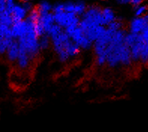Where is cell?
Masks as SVG:
<instances>
[{
    "mask_svg": "<svg viewBox=\"0 0 148 132\" xmlns=\"http://www.w3.org/2000/svg\"><path fill=\"white\" fill-rule=\"evenodd\" d=\"M51 39V50L61 64H67L75 60L83 52L61 26L55 23L48 34Z\"/></svg>",
    "mask_w": 148,
    "mask_h": 132,
    "instance_id": "obj_1",
    "label": "cell"
},
{
    "mask_svg": "<svg viewBox=\"0 0 148 132\" xmlns=\"http://www.w3.org/2000/svg\"><path fill=\"white\" fill-rule=\"evenodd\" d=\"M101 8L96 5L87 6L86 11L81 17L79 23L84 32L98 26H103L101 21Z\"/></svg>",
    "mask_w": 148,
    "mask_h": 132,
    "instance_id": "obj_2",
    "label": "cell"
},
{
    "mask_svg": "<svg viewBox=\"0 0 148 132\" xmlns=\"http://www.w3.org/2000/svg\"><path fill=\"white\" fill-rule=\"evenodd\" d=\"M53 16L55 23L61 26L64 30L71 26H78L81 21V17L73 13H69L65 11L53 14Z\"/></svg>",
    "mask_w": 148,
    "mask_h": 132,
    "instance_id": "obj_3",
    "label": "cell"
},
{
    "mask_svg": "<svg viewBox=\"0 0 148 132\" xmlns=\"http://www.w3.org/2000/svg\"><path fill=\"white\" fill-rule=\"evenodd\" d=\"M13 39L11 26L0 23V57H4Z\"/></svg>",
    "mask_w": 148,
    "mask_h": 132,
    "instance_id": "obj_4",
    "label": "cell"
},
{
    "mask_svg": "<svg viewBox=\"0 0 148 132\" xmlns=\"http://www.w3.org/2000/svg\"><path fill=\"white\" fill-rule=\"evenodd\" d=\"M62 4H63V11L73 13L79 17H81L87 8L86 4L82 0L67 1L62 2Z\"/></svg>",
    "mask_w": 148,
    "mask_h": 132,
    "instance_id": "obj_5",
    "label": "cell"
},
{
    "mask_svg": "<svg viewBox=\"0 0 148 132\" xmlns=\"http://www.w3.org/2000/svg\"><path fill=\"white\" fill-rule=\"evenodd\" d=\"M148 24V12L142 17H135L130 21L127 31L134 34H140Z\"/></svg>",
    "mask_w": 148,
    "mask_h": 132,
    "instance_id": "obj_6",
    "label": "cell"
},
{
    "mask_svg": "<svg viewBox=\"0 0 148 132\" xmlns=\"http://www.w3.org/2000/svg\"><path fill=\"white\" fill-rule=\"evenodd\" d=\"M19 52H20V48H19L18 41H17V39H14L13 41L10 44L4 57L8 64L14 66L15 63L18 58Z\"/></svg>",
    "mask_w": 148,
    "mask_h": 132,
    "instance_id": "obj_7",
    "label": "cell"
},
{
    "mask_svg": "<svg viewBox=\"0 0 148 132\" xmlns=\"http://www.w3.org/2000/svg\"><path fill=\"white\" fill-rule=\"evenodd\" d=\"M29 12L26 10L22 2L21 3H16L13 11L11 12V17L13 19V22H20L24 21L28 16Z\"/></svg>",
    "mask_w": 148,
    "mask_h": 132,
    "instance_id": "obj_8",
    "label": "cell"
},
{
    "mask_svg": "<svg viewBox=\"0 0 148 132\" xmlns=\"http://www.w3.org/2000/svg\"><path fill=\"white\" fill-rule=\"evenodd\" d=\"M118 16L116 15L114 10L110 7H104L101 8V21L104 26H108L111 23L115 21Z\"/></svg>",
    "mask_w": 148,
    "mask_h": 132,
    "instance_id": "obj_9",
    "label": "cell"
},
{
    "mask_svg": "<svg viewBox=\"0 0 148 132\" xmlns=\"http://www.w3.org/2000/svg\"><path fill=\"white\" fill-rule=\"evenodd\" d=\"M38 45L41 54L46 52L48 50H51V39L47 35L40 36L38 39Z\"/></svg>",
    "mask_w": 148,
    "mask_h": 132,
    "instance_id": "obj_10",
    "label": "cell"
},
{
    "mask_svg": "<svg viewBox=\"0 0 148 132\" xmlns=\"http://www.w3.org/2000/svg\"><path fill=\"white\" fill-rule=\"evenodd\" d=\"M39 15L41 14H46L49 12H52L53 5L47 0H41L39 3L36 6Z\"/></svg>",
    "mask_w": 148,
    "mask_h": 132,
    "instance_id": "obj_11",
    "label": "cell"
},
{
    "mask_svg": "<svg viewBox=\"0 0 148 132\" xmlns=\"http://www.w3.org/2000/svg\"><path fill=\"white\" fill-rule=\"evenodd\" d=\"M142 49H141L140 64L144 66H148V39L143 40Z\"/></svg>",
    "mask_w": 148,
    "mask_h": 132,
    "instance_id": "obj_12",
    "label": "cell"
},
{
    "mask_svg": "<svg viewBox=\"0 0 148 132\" xmlns=\"http://www.w3.org/2000/svg\"><path fill=\"white\" fill-rule=\"evenodd\" d=\"M147 6L145 5H141L137 7L134 8V14L135 17H142L147 13Z\"/></svg>",
    "mask_w": 148,
    "mask_h": 132,
    "instance_id": "obj_13",
    "label": "cell"
},
{
    "mask_svg": "<svg viewBox=\"0 0 148 132\" xmlns=\"http://www.w3.org/2000/svg\"><path fill=\"white\" fill-rule=\"evenodd\" d=\"M16 3L17 2H15V0H7L6 1L5 11H7L8 13H9L10 15H11V12L13 11Z\"/></svg>",
    "mask_w": 148,
    "mask_h": 132,
    "instance_id": "obj_14",
    "label": "cell"
},
{
    "mask_svg": "<svg viewBox=\"0 0 148 132\" xmlns=\"http://www.w3.org/2000/svg\"><path fill=\"white\" fill-rule=\"evenodd\" d=\"M144 1H145V0H130V4L135 8L137 7V6H141V5H143Z\"/></svg>",
    "mask_w": 148,
    "mask_h": 132,
    "instance_id": "obj_15",
    "label": "cell"
},
{
    "mask_svg": "<svg viewBox=\"0 0 148 132\" xmlns=\"http://www.w3.org/2000/svg\"><path fill=\"white\" fill-rule=\"evenodd\" d=\"M6 1L7 0H0V14L3 13L5 11Z\"/></svg>",
    "mask_w": 148,
    "mask_h": 132,
    "instance_id": "obj_16",
    "label": "cell"
},
{
    "mask_svg": "<svg viewBox=\"0 0 148 132\" xmlns=\"http://www.w3.org/2000/svg\"><path fill=\"white\" fill-rule=\"evenodd\" d=\"M120 5H127L130 3V0H115Z\"/></svg>",
    "mask_w": 148,
    "mask_h": 132,
    "instance_id": "obj_17",
    "label": "cell"
},
{
    "mask_svg": "<svg viewBox=\"0 0 148 132\" xmlns=\"http://www.w3.org/2000/svg\"><path fill=\"white\" fill-rule=\"evenodd\" d=\"M33 0H21V2H32Z\"/></svg>",
    "mask_w": 148,
    "mask_h": 132,
    "instance_id": "obj_18",
    "label": "cell"
},
{
    "mask_svg": "<svg viewBox=\"0 0 148 132\" xmlns=\"http://www.w3.org/2000/svg\"><path fill=\"white\" fill-rule=\"evenodd\" d=\"M147 11H148V6H147Z\"/></svg>",
    "mask_w": 148,
    "mask_h": 132,
    "instance_id": "obj_19",
    "label": "cell"
}]
</instances>
